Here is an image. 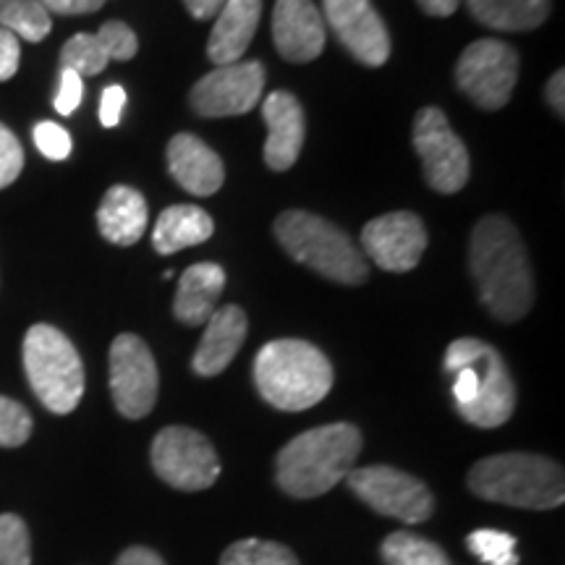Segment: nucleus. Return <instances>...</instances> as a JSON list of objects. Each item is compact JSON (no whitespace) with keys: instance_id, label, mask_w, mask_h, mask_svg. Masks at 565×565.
I'll list each match as a JSON object with an SVG mask.
<instances>
[{"instance_id":"obj_29","label":"nucleus","mask_w":565,"mask_h":565,"mask_svg":"<svg viewBox=\"0 0 565 565\" xmlns=\"http://www.w3.org/2000/svg\"><path fill=\"white\" fill-rule=\"evenodd\" d=\"M466 545L487 565H519L515 540L511 534L498 532V529H477L469 534Z\"/></svg>"},{"instance_id":"obj_24","label":"nucleus","mask_w":565,"mask_h":565,"mask_svg":"<svg viewBox=\"0 0 565 565\" xmlns=\"http://www.w3.org/2000/svg\"><path fill=\"white\" fill-rule=\"evenodd\" d=\"M215 231V223L202 207L194 204H175L160 212L158 223H154L152 246L158 254H175L189 246L204 244Z\"/></svg>"},{"instance_id":"obj_1","label":"nucleus","mask_w":565,"mask_h":565,"mask_svg":"<svg viewBox=\"0 0 565 565\" xmlns=\"http://www.w3.org/2000/svg\"><path fill=\"white\" fill-rule=\"evenodd\" d=\"M469 265L479 299L500 322H519L534 301V278L524 238L503 215H487L471 231Z\"/></svg>"},{"instance_id":"obj_23","label":"nucleus","mask_w":565,"mask_h":565,"mask_svg":"<svg viewBox=\"0 0 565 565\" xmlns=\"http://www.w3.org/2000/svg\"><path fill=\"white\" fill-rule=\"evenodd\" d=\"M147 221H150V210H147L145 196L131 186L108 189L97 210V228L105 242L116 246L137 244L145 236Z\"/></svg>"},{"instance_id":"obj_25","label":"nucleus","mask_w":565,"mask_h":565,"mask_svg":"<svg viewBox=\"0 0 565 565\" xmlns=\"http://www.w3.org/2000/svg\"><path fill=\"white\" fill-rule=\"evenodd\" d=\"M479 24L498 32H529L550 17V0H466Z\"/></svg>"},{"instance_id":"obj_40","label":"nucleus","mask_w":565,"mask_h":565,"mask_svg":"<svg viewBox=\"0 0 565 565\" xmlns=\"http://www.w3.org/2000/svg\"><path fill=\"white\" fill-rule=\"evenodd\" d=\"M183 3H186L189 13H192L196 21H207L217 17V11L223 9L225 0H183Z\"/></svg>"},{"instance_id":"obj_15","label":"nucleus","mask_w":565,"mask_h":565,"mask_svg":"<svg viewBox=\"0 0 565 565\" xmlns=\"http://www.w3.org/2000/svg\"><path fill=\"white\" fill-rule=\"evenodd\" d=\"M324 19L343 47L364 66H383L391 58V34L372 0H322Z\"/></svg>"},{"instance_id":"obj_41","label":"nucleus","mask_w":565,"mask_h":565,"mask_svg":"<svg viewBox=\"0 0 565 565\" xmlns=\"http://www.w3.org/2000/svg\"><path fill=\"white\" fill-rule=\"evenodd\" d=\"M416 3L422 6V11L427 13V17L445 19V17H454L458 6H461V0H416Z\"/></svg>"},{"instance_id":"obj_4","label":"nucleus","mask_w":565,"mask_h":565,"mask_svg":"<svg viewBox=\"0 0 565 565\" xmlns=\"http://www.w3.org/2000/svg\"><path fill=\"white\" fill-rule=\"evenodd\" d=\"M254 383L267 404L280 412H307L333 387V366L312 343L280 338L254 359Z\"/></svg>"},{"instance_id":"obj_9","label":"nucleus","mask_w":565,"mask_h":565,"mask_svg":"<svg viewBox=\"0 0 565 565\" xmlns=\"http://www.w3.org/2000/svg\"><path fill=\"white\" fill-rule=\"evenodd\" d=\"M152 466L162 482L175 490H207L221 477V458L202 433L189 427H166L152 443Z\"/></svg>"},{"instance_id":"obj_2","label":"nucleus","mask_w":565,"mask_h":565,"mask_svg":"<svg viewBox=\"0 0 565 565\" xmlns=\"http://www.w3.org/2000/svg\"><path fill=\"white\" fill-rule=\"evenodd\" d=\"M445 372L456 374L458 414L482 429H494L513 416L515 387L498 349L477 338H458L445 351Z\"/></svg>"},{"instance_id":"obj_26","label":"nucleus","mask_w":565,"mask_h":565,"mask_svg":"<svg viewBox=\"0 0 565 565\" xmlns=\"http://www.w3.org/2000/svg\"><path fill=\"white\" fill-rule=\"evenodd\" d=\"M0 30L26 42H40L51 34L53 19L38 0H0Z\"/></svg>"},{"instance_id":"obj_6","label":"nucleus","mask_w":565,"mask_h":565,"mask_svg":"<svg viewBox=\"0 0 565 565\" xmlns=\"http://www.w3.org/2000/svg\"><path fill=\"white\" fill-rule=\"evenodd\" d=\"M275 236L296 263L341 286H362L366 263L351 238L320 215L288 210L275 221Z\"/></svg>"},{"instance_id":"obj_32","label":"nucleus","mask_w":565,"mask_h":565,"mask_svg":"<svg viewBox=\"0 0 565 565\" xmlns=\"http://www.w3.org/2000/svg\"><path fill=\"white\" fill-rule=\"evenodd\" d=\"M24 168V150L11 129L0 124V189L11 186Z\"/></svg>"},{"instance_id":"obj_34","label":"nucleus","mask_w":565,"mask_h":565,"mask_svg":"<svg viewBox=\"0 0 565 565\" xmlns=\"http://www.w3.org/2000/svg\"><path fill=\"white\" fill-rule=\"evenodd\" d=\"M82 95H84L82 76L68 68H61V84H58V92H55V110H58L61 116H71V113L82 105Z\"/></svg>"},{"instance_id":"obj_37","label":"nucleus","mask_w":565,"mask_h":565,"mask_svg":"<svg viewBox=\"0 0 565 565\" xmlns=\"http://www.w3.org/2000/svg\"><path fill=\"white\" fill-rule=\"evenodd\" d=\"M47 13H61V17H84V13L100 11L105 0H38Z\"/></svg>"},{"instance_id":"obj_20","label":"nucleus","mask_w":565,"mask_h":565,"mask_svg":"<svg viewBox=\"0 0 565 565\" xmlns=\"http://www.w3.org/2000/svg\"><path fill=\"white\" fill-rule=\"evenodd\" d=\"M259 17H263V0H225L207 40L210 61L215 66H231L242 61L257 34Z\"/></svg>"},{"instance_id":"obj_38","label":"nucleus","mask_w":565,"mask_h":565,"mask_svg":"<svg viewBox=\"0 0 565 565\" xmlns=\"http://www.w3.org/2000/svg\"><path fill=\"white\" fill-rule=\"evenodd\" d=\"M116 565H166L158 553H152L150 547H129L118 557Z\"/></svg>"},{"instance_id":"obj_14","label":"nucleus","mask_w":565,"mask_h":565,"mask_svg":"<svg viewBox=\"0 0 565 565\" xmlns=\"http://www.w3.org/2000/svg\"><path fill=\"white\" fill-rule=\"evenodd\" d=\"M362 244L366 257L387 273H408L419 265L427 249V231L414 212H387L364 225Z\"/></svg>"},{"instance_id":"obj_13","label":"nucleus","mask_w":565,"mask_h":565,"mask_svg":"<svg viewBox=\"0 0 565 565\" xmlns=\"http://www.w3.org/2000/svg\"><path fill=\"white\" fill-rule=\"evenodd\" d=\"M265 89V68L257 61L215 66L192 89V108L204 118L244 116L257 108Z\"/></svg>"},{"instance_id":"obj_5","label":"nucleus","mask_w":565,"mask_h":565,"mask_svg":"<svg viewBox=\"0 0 565 565\" xmlns=\"http://www.w3.org/2000/svg\"><path fill=\"white\" fill-rule=\"evenodd\" d=\"M469 490L482 500L529 511H550L563 505V469L534 454H500L471 466Z\"/></svg>"},{"instance_id":"obj_33","label":"nucleus","mask_w":565,"mask_h":565,"mask_svg":"<svg viewBox=\"0 0 565 565\" xmlns=\"http://www.w3.org/2000/svg\"><path fill=\"white\" fill-rule=\"evenodd\" d=\"M34 145L51 160H66L71 154L68 131L53 121H42L34 126Z\"/></svg>"},{"instance_id":"obj_17","label":"nucleus","mask_w":565,"mask_h":565,"mask_svg":"<svg viewBox=\"0 0 565 565\" xmlns=\"http://www.w3.org/2000/svg\"><path fill=\"white\" fill-rule=\"evenodd\" d=\"M273 40L291 63H309L324 51V21L312 0H275Z\"/></svg>"},{"instance_id":"obj_7","label":"nucleus","mask_w":565,"mask_h":565,"mask_svg":"<svg viewBox=\"0 0 565 565\" xmlns=\"http://www.w3.org/2000/svg\"><path fill=\"white\" fill-rule=\"evenodd\" d=\"M24 370L40 404L71 414L84 395V364L74 343L53 324H32L24 335Z\"/></svg>"},{"instance_id":"obj_31","label":"nucleus","mask_w":565,"mask_h":565,"mask_svg":"<svg viewBox=\"0 0 565 565\" xmlns=\"http://www.w3.org/2000/svg\"><path fill=\"white\" fill-rule=\"evenodd\" d=\"M32 416L19 401L0 395V448H19L30 440Z\"/></svg>"},{"instance_id":"obj_10","label":"nucleus","mask_w":565,"mask_h":565,"mask_svg":"<svg viewBox=\"0 0 565 565\" xmlns=\"http://www.w3.org/2000/svg\"><path fill=\"white\" fill-rule=\"evenodd\" d=\"M345 482L366 505L406 524H422L435 511L433 492L419 479L393 466H364L353 469Z\"/></svg>"},{"instance_id":"obj_16","label":"nucleus","mask_w":565,"mask_h":565,"mask_svg":"<svg viewBox=\"0 0 565 565\" xmlns=\"http://www.w3.org/2000/svg\"><path fill=\"white\" fill-rule=\"evenodd\" d=\"M139 51V40L124 21H105L97 34H74L61 51V68L79 76H95L110 61H129Z\"/></svg>"},{"instance_id":"obj_19","label":"nucleus","mask_w":565,"mask_h":565,"mask_svg":"<svg viewBox=\"0 0 565 565\" xmlns=\"http://www.w3.org/2000/svg\"><path fill=\"white\" fill-rule=\"evenodd\" d=\"M168 168H171V175L179 181V186L194 196H212L221 192L225 181L221 154L210 150L194 134H175L171 139Z\"/></svg>"},{"instance_id":"obj_8","label":"nucleus","mask_w":565,"mask_h":565,"mask_svg":"<svg viewBox=\"0 0 565 565\" xmlns=\"http://www.w3.org/2000/svg\"><path fill=\"white\" fill-rule=\"evenodd\" d=\"M515 82H519V53L503 40L471 42L458 58V89L482 110H500L508 105Z\"/></svg>"},{"instance_id":"obj_28","label":"nucleus","mask_w":565,"mask_h":565,"mask_svg":"<svg viewBox=\"0 0 565 565\" xmlns=\"http://www.w3.org/2000/svg\"><path fill=\"white\" fill-rule=\"evenodd\" d=\"M221 565H299L288 547L263 540H242L225 550Z\"/></svg>"},{"instance_id":"obj_11","label":"nucleus","mask_w":565,"mask_h":565,"mask_svg":"<svg viewBox=\"0 0 565 565\" xmlns=\"http://www.w3.org/2000/svg\"><path fill=\"white\" fill-rule=\"evenodd\" d=\"M414 150L422 158L424 179L440 194L461 192L469 181V152L450 129L440 108H424L414 121Z\"/></svg>"},{"instance_id":"obj_18","label":"nucleus","mask_w":565,"mask_h":565,"mask_svg":"<svg viewBox=\"0 0 565 565\" xmlns=\"http://www.w3.org/2000/svg\"><path fill=\"white\" fill-rule=\"evenodd\" d=\"M263 116L267 124V145L265 160L273 171H288L299 160L303 147V110L291 92H273L265 97Z\"/></svg>"},{"instance_id":"obj_30","label":"nucleus","mask_w":565,"mask_h":565,"mask_svg":"<svg viewBox=\"0 0 565 565\" xmlns=\"http://www.w3.org/2000/svg\"><path fill=\"white\" fill-rule=\"evenodd\" d=\"M0 565H32L30 532L13 513L0 515Z\"/></svg>"},{"instance_id":"obj_22","label":"nucleus","mask_w":565,"mask_h":565,"mask_svg":"<svg viewBox=\"0 0 565 565\" xmlns=\"http://www.w3.org/2000/svg\"><path fill=\"white\" fill-rule=\"evenodd\" d=\"M225 288V273L221 265L200 263L186 267L179 280V291H175L173 315L175 320L189 324V328H200L215 315L217 299H221Z\"/></svg>"},{"instance_id":"obj_27","label":"nucleus","mask_w":565,"mask_h":565,"mask_svg":"<svg viewBox=\"0 0 565 565\" xmlns=\"http://www.w3.org/2000/svg\"><path fill=\"white\" fill-rule=\"evenodd\" d=\"M383 561L387 565H450L448 555H445L440 545L408 532H395L385 536Z\"/></svg>"},{"instance_id":"obj_39","label":"nucleus","mask_w":565,"mask_h":565,"mask_svg":"<svg viewBox=\"0 0 565 565\" xmlns=\"http://www.w3.org/2000/svg\"><path fill=\"white\" fill-rule=\"evenodd\" d=\"M547 103L553 105L557 116L565 113V74L563 71H555L547 82Z\"/></svg>"},{"instance_id":"obj_3","label":"nucleus","mask_w":565,"mask_h":565,"mask_svg":"<svg viewBox=\"0 0 565 565\" xmlns=\"http://www.w3.org/2000/svg\"><path fill=\"white\" fill-rule=\"evenodd\" d=\"M362 454V433L338 422L309 429L278 454V484L291 498H320L353 471Z\"/></svg>"},{"instance_id":"obj_12","label":"nucleus","mask_w":565,"mask_h":565,"mask_svg":"<svg viewBox=\"0 0 565 565\" xmlns=\"http://www.w3.org/2000/svg\"><path fill=\"white\" fill-rule=\"evenodd\" d=\"M158 364L139 335L124 333L110 345L113 404L126 419H145L158 401Z\"/></svg>"},{"instance_id":"obj_36","label":"nucleus","mask_w":565,"mask_h":565,"mask_svg":"<svg viewBox=\"0 0 565 565\" xmlns=\"http://www.w3.org/2000/svg\"><path fill=\"white\" fill-rule=\"evenodd\" d=\"M19 38L9 30H0V82H9L19 71Z\"/></svg>"},{"instance_id":"obj_35","label":"nucleus","mask_w":565,"mask_h":565,"mask_svg":"<svg viewBox=\"0 0 565 565\" xmlns=\"http://www.w3.org/2000/svg\"><path fill=\"white\" fill-rule=\"evenodd\" d=\"M126 105V89L113 84V87H105L103 92V100H100V121L105 129H113L121 121V113Z\"/></svg>"},{"instance_id":"obj_21","label":"nucleus","mask_w":565,"mask_h":565,"mask_svg":"<svg viewBox=\"0 0 565 565\" xmlns=\"http://www.w3.org/2000/svg\"><path fill=\"white\" fill-rule=\"evenodd\" d=\"M246 328H249V322H246L242 307L231 303V307L215 309V315L204 324V335L192 359V370L200 377H215V374L228 370L233 356L242 349Z\"/></svg>"}]
</instances>
